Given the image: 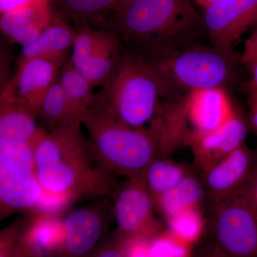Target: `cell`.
Returning <instances> with one entry per match:
<instances>
[{
  "label": "cell",
  "instance_id": "d4e9b609",
  "mask_svg": "<svg viewBox=\"0 0 257 257\" xmlns=\"http://www.w3.org/2000/svg\"><path fill=\"white\" fill-rule=\"evenodd\" d=\"M189 243L171 231L157 236L148 249L150 257H189Z\"/></svg>",
  "mask_w": 257,
  "mask_h": 257
},
{
  "label": "cell",
  "instance_id": "f546056e",
  "mask_svg": "<svg viewBox=\"0 0 257 257\" xmlns=\"http://www.w3.org/2000/svg\"><path fill=\"white\" fill-rule=\"evenodd\" d=\"M36 3H42L37 0H0V13L2 14L23 9Z\"/></svg>",
  "mask_w": 257,
  "mask_h": 257
},
{
  "label": "cell",
  "instance_id": "1f68e13d",
  "mask_svg": "<svg viewBox=\"0 0 257 257\" xmlns=\"http://www.w3.org/2000/svg\"><path fill=\"white\" fill-rule=\"evenodd\" d=\"M13 257H40L34 251L28 243L20 236V242Z\"/></svg>",
  "mask_w": 257,
  "mask_h": 257
},
{
  "label": "cell",
  "instance_id": "ac0fdd59",
  "mask_svg": "<svg viewBox=\"0 0 257 257\" xmlns=\"http://www.w3.org/2000/svg\"><path fill=\"white\" fill-rule=\"evenodd\" d=\"M51 10L72 26L89 25L109 30L118 13L115 0H51Z\"/></svg>",
  "mask_w": 257,
  "mask_h": 257
},
{
  "label": "cell",
  "instance_id": "603a6c76",
  "mask_svg": "<svg viewBox=\"0 0 257 257\" xmlns=\"http://www.w3.org/2000/svg\"><path fill=\"white\" fill-rule=\"evenodd\" d=\"M191 172L187 167L165 157H159L152 162L145 172V179L153 202L175 188Z\"/></svg>",
  "mask_w": 257,
  "mask_h": 257
},
{
  "label": "cell",
  "instance_id": "3957f363",
  "mask_svg": "<svg viewBox=\"0 0 257 257\" xmlns=\"http://www.w3.org/2000/svg\"><path fill=\"white\" fill-rule=\"evenodd\" d=\"M96 162L114 175H145L152 162L169 152L163 137L152 126L133 127L92 102L80 116Z\"/></svg>",
  "mask_w": 257,
  "mask_h": 257
},
{
  "label": "cell",
  "instance_id": "9a60e30c",
  "mask_svg": "<svg viewBox=\"0 0 257 257\" xmlns=\"http://www.w3.org/2000/svg\"><path fill=\"white\" fill-rule=\"evenodd\" d=\"M63 64L34 58L18 66L16 74L12 79L17 97L24 109L35 117L44 97L58 79Z\"/></svg>",
  "mask_w": 257,
  "mask_h": 257
},
{
  "label": "cell",
  "instance_id": "8fae6325",
  "mask_svg": "<svg viewBox=\"0 0 257 257\" xmlns=\"http://www.w3.org/2000/svg\"><path fill=\"white\" fill-rule=\"evenodd\" d=\"M247 117L239 108L223 126L204 134L187 133L184 143L192 149L196 165L204 172L246 143Z\"/></svg>",
  "mask_w": 257,
  "mask_h": 257
},
{
  "label": "cell",
  "instance_id": "52a82bcc",
  "mask_svg": "<svg viewBox=\"0 0 257 257\" xmlns=\"http://www.w3.org/2000/svg\"><path fill=\"white\" fill-rule=\"evenodd\" d=\"M250 182L211 204L215 245L231 257H257V201Z\"/></svg>",
  "mask_w": 257,
  "mask_h": 257
},
{
  "label": "cell",
  "instance_id": "5bb4252c",
  "mask_svg": "<svg viewBox=\"0 0 257 257\" xmlns=\"http://www.w3.org/2000/svg\"><path fill=\"white\" fill-rule=\"evenodd\" d=\"M187 133L204 134L223 126L237 109L227 89L212 87L189 93L182 100Z\"/></svg>",
  "mask_w": 257,
  "mask_h": 257
},
{
  "label": "cell",
  "instance_id": "44dd1931",
  "mask_svg": "<svg viewBox=\"0 0 257 257\" xmlns=\"http://www.w3.org/2000/svg\"><path fill=\"white\" fill-rule=\"evenodd\" d=\"M37 119L39 125L46 132L81 121L69 104L58 79L44 97Z\"/></svg>",
  "mask_w": 257,
  "mask_h": 257
},
{
  "label": "cell",
  "instance_id": "4fadbf2b",
  "mask_svg": "<svg viewBox=\"0 0 257 257\" xmlns=\"http://www.w3.org/2000/svg\"><path fill=\"white\" fill-rule=\"evenodd\" d=\"M106 210L93 204L70 211L62 221L63 257H89L96 249L105 231Z\"/></svg>",
  "mask_w": 257,
  "mask_h": 257
},
{
  "label": "cell",
  "instance_id": "83f0119b",
  "mask_svg": "<svg viewBox=\"0 0 257 257\" xmlns=\"http://www.w3.org/2000/svg\"><path fill=\"white\" fill-rule=\"evenodd\" d=\"M239 60L243 66L253 61H257V28L245 41Z\"/></svg>",
  "mask_w": 257,
  "mask_h": 257
},
{
  "label": "cell",
  "instance_id": "5b68a950",
  "mask_svg": "<svg viewBox=\"0 0 257 257\" xmlns=\"http://www.w3.org/2000/svg\"><path fill=\"white\" fill-rule=\"evenodd\" d=\"M239 57L235 51L209 43L147 60L156 71L171 100H177L199 89L227 87L236 79Z\"/></svg>",
  "mask_w": 257,
  "mask_h": 257
},
{
  "label": "cell",
  "instance_id": "f1b7e54d",
  "mask_svg": "<svg viewBox=\"0 0 257 257\" xmlns=\"http://www.w3.org/2000/svg\"><path fill=\"white\" fill-rule=\"evenodd\" d=\"M247 95L248 128L257 136V93H247Z\"/></svg>",
  "mask_w": 257,
  "mask_h": 257
},
{
  "label": "cell",
  "instance_id": "836d02e7",
  "mask_svg": "<svg viewBox=\"0 0 257 257\" xmlns=\"http://www.w3.org/2000/svg\"><path fill=\"white\" fill-rule=\"evenodd\" d=\"M135 0H115L118 8V13L122 11L126 7L131 4ZM117 13V14H118ZM116 14V15H117Z\"/></svg>",
  "mask_w": 257,
  "mask_h": 257
},
{
  "label": "cell",
  "instance_id": "8d00e7d4",
  "mask_svg": "<svg viewBox=\"0 0 257 257\" xmlns=\"http://www.w3.org/2000/svg\"><path fill=\"white\" fill-rule=\"evenodd\" d=\"M37 1L40 2V3H45V4L50 5L51 0H37Z\"/></svg>",
  "mask_w": 257,
  "mask_h": 257
},
{
  "label": "cell",
  "instance_id": "7402d4cb",
  "mask_svg": "<svg viewBox=\"0 0 257 257\" xmlns=\"http://www.w3.org/2000/svg\"><path fill=\"white\" fill-rule=\"evenodd\" d=\"M58 81L74 113L80 118L92 104L95 87L74 67L69 58L61 67Z\"/></svg>",
  "mask_w": 257,
  "mask_h": 257
},
{
  "label": "cell",
  "instance_id": "7c38bea8",
  "mask_svg": "<svg viewBox=\"0 0 257 257\" xmlns=\"http://www.w3.org/2000/svg\"><path fill=\"white\" fill-rule=\"evenodd\" d=\"M257 171V151L243 144L202 173V182L211 204L232 195L250 182Z\"/></svg>",
  "mask_w": 257,
  "mask_h": 257
},
{
  "label": "cell",
  "instance_id": "484cf974",
  "mask_svg": "<svg viewBox=\"0 0 257 257\" xmlns=\"http://www.w3.org/2000/svg\"><path fill=\"white\" fill-rule=\"evenodd\" d=\"M23 221H14L0 232V257H13L20 242Z\"/></svg>",
  "mask_w": 257,
  "mask_h": 257
},
{
  "label": "cell",
  "instance_id": "e0dca14e",
  "mask_svg": "<svg viewBox=\"0 0 257 257\" xmlns=\"http://www.w3.org/2000/svg\"><path fill=\"white\" fill-rule=\"evenodd\" d=\"M37 118L24 109L10 79L2 89L0 97V140L23 141L36 145L45 133Z\"/></svg>",
  "mask_w": 257,
  "mask_h": 257
},
{
  "label": "cell",
  "instance_id": "d6a6232c",
  "mask_svg": "<svg viewBox=\"0 0 257 257\" xmlns=\"http://www.w3.org/2000/svg\"><path fill=\"white\" fill-rule=\"evenodd\" d=\"M192 1L204 10L220 0H192Z\"/></svg>",
  "mask_w": 257,
  "mask_h": 257
},
{
  "label": "cell",
  "instance_id": "d590c367",
  "mask_svg": "<svg viewBox=\"0 0 257 257\" xmlns=\"http://www.w3.org/2000/svg\"><path fill=\"white\" fill-rule=\"evenodd\" d=\"M251 186L252 189L253 195L256 198L257 201V171L255 175H253L252 179H251Z\"/></svg>",
  "mask_w": 257,
  "mask_h": 257
},
{
  "label": "cell",
  "instance_id": "ffe728a7",
  "mask_svg": "<svg viewBox=\"0 0 257 257\" xmlns=\"http://www.w3.org/2000/svg\"><path fill=\"white\" fill-rule=\"evenodd\" d=\"M207 197L202 179L191 172L177 186L154 201L155 211L166 221L186 209L200 207Z\"/></svg>",
  "mask_w": 257,
  "mask_h": 257
},
{
  "label": "cell",
  "instance_id": "8992f818",
  "mask_svg": "<svg viewBox=\"0 0 257 257\" xmlns=\"http://www.w3.org/2000/svg\"><path fill=\"white\" fill-rule=\"evenodd\" d=\"M35 146L28 142L0 140L1 220L15 211L41 204L45 192L37 178Z\"/></svg>",
  "mask_w": 257,
  "mask_h": 257
},
{
  "label": "cell",
  "instance_id": "30bf717a",
  "mask_svg": "<svg viewBox=\"0 0 257 257\" xmlns=\"http://www.w3.org/2000/svg\"><path fill=\"white\" fill-rule=\"evenodd\" d=\"M209 43L234 51L235 42L257 27V0H220L202 15Z\"/></svg>",
  "mask_w": 257,
  "mask_h": 257
},
{
  "label": "cell",
  "instance_id": "cb8c5ba5",
  "mask_svg": "<svg viewBox=\"0 0 257 257\" xmlns=\"http://www.w3.org/2000/svg\"><path fill=\"white\" fill-rule=\"evenodd\" d=\"M170 231L186 242L196 241L204 229V218L200 207H192L179 211L167 219Z\"/></svg>",
  "mask_w": 257,
  "mask_h": 257
},
{
  "label": "cell",
  "instance_id": "9c48e42d",
  "mask_svg": "<svg viewBox=\"0 0 257 257\" xmlns=\"http://www.w3.org/2000/svg\"><path fill=\"white\" fill-rule=\"evenodd\" d=\"M113 195L112 213L117 226L115 236L130 243L159 232L161 225L155 215L145 175L126 178Z\"/></svg>",
  "mask_w": 257,
  "mask_h": 257
},
{
  "label": "cell",
  "instance_id": "d6986e66",
  "mask_svg": "<svg viewBox=\"0 0 257 257\" xmlns=\"http://www.w3.org/2000/svg\"><path fill=\"white\" fill-rule=\"evenodd\" d=\"M52 16L50 5L36 3L2 14L0 28L9 41L24 46L36 40L50 23Z\"/></svg>",
  "mask_w": 257,
  "mask_h": 257
},
{
  "label": "cell",
  "instance_id": "7a4b0ae2",
  "mask_svg": "<svg viewBox=\"0 0 257 257\" xmlns=\"http://www.w3.org/2000/svg\"><path fill=\"white\" fill-rule=\"evenodd\" d=\"M192 2L135 0L115 16L109 30L147 59L202 45L207 34Z\"/></svg>",
  "mask_w": 257,
  "mask_h": 257
},
{
  "label": "cell",
  "instance_id": "6da1fadb",
  "mask_svg": "<svg viewBox=\"0 0 257 257\" xmlns=\"http://www.w3.org/2000/svg\"><path fill=\"white\" fill-rule=\"evenodd\" d=\"M81 121L45 131L35 148L37 178L45 194L67 201L111 195L119 184L96 162Z\"/></svg>",
  "mask_w": 257,
  "mask_h": 257
},
{
  "label": "cell",
  "instance_id": "277c9868",
  "mask_svg": "<svg viewBox=\"0 0 257 257\" xmlns=\"http://www.w3.org/2000/svg\"><path fill=\"white\" fill-rule=\"evenodd\" d=\"M101 87L92 103L133 127L151 123L164 101L171 100L152 64L126 47L117 68Z\"/></svg>",
  "mask_w": 257,
  "mask_h": 257
},
{
  "label": "cell",
  "instance_id": "2e32d148",
  "mask_svg": "<svg viewBox=\"0 0 257 257\" xmlns=\"http://www.w3.org/2000/svg\"><path fill=\"white\" fill-rule=\"evenodd\" d=\"M75 35L74 27L52 12L50 23L36 40L23 46L18 66L34 58L65 62L72 53Z\"/></svg>",
  "mask_w": 257,
  "mask_h": 257
},
{
  "label": "cell",
  "instance_id": "4316f807",
  "mask_svg": "<svg viewBox=\"0 0 257 257\" xmlns=\"http://www.w3.org/2000/svg\"><path fill=\"white\" fill-rule=\"evenodd\" d=\"M128 244L114 236L111 241L96 248L89 257H128Z\"/></svg>",
  "mask_w": 257,
  "mask_h": 257
},
{
  "label": "cell",
  "instance_id": "4dcf8cb0",
  "mask_svg": "<svg viewBox=\"0 0 257 257\" xmlns=\"http://www.w3.org/2000/svg\"><path fill=\"white\" fill-rule=\"evenodd\" d=\"M244 67L248 69L249 72V80L244 84V89L247 93H257V61L249 62V63L245 64Z\"/></svg>",
  "mask_w": 257,
  "mask_h": 257
},
{
  "label": "cell",
  "instance_id": "e575fe53",
  "mask_svg": "<svg viewBox=\"0 0 257 257\" xmlns=\"http://www.w3.org/2000/svg\"><path fill=\"white\" fill-rule=\"evenodd\" d=\"M207 257H231L228 255L225 254L224 252L221 251L217 246L214 244V247L211 249V252Z\"/></svg>",
  "mask_w": 257,
  "mask_h": 257
},
{
  "label": "cell",
  "instance_id": "ba28073f",
  "mask_svg": "<svg viewBox=\"0 0 257 257\" xmlns=\"http://www.w3.org/2000/svg\"><path fill=\"white\" fill-rule=\"evenodd\" d=\"M74 28L75 39L69 60L94 87H101L117 68L124 45L111 30L85 25Z\"/></svg>",
  "mask_w": 257,
  "mask_h": 257
}]
</instances>
